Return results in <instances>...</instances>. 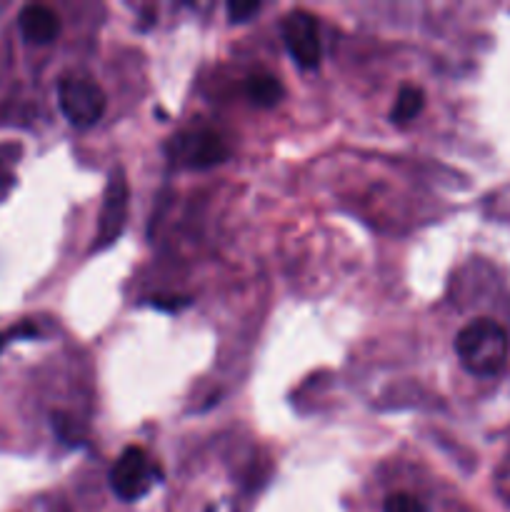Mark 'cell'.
Returning <instances> with one entry per match:
<instances>
[{"label": "cell", "instance_id": "cell-1", "mask_svg": "<svg viewBox=\"0 0 510 512\" xmlns=\"http://www.w3.org/2000/svg\"><path fill=\"white\" fill-rule=\"evenodd\" d=\"M508 350V333L490 318L473 320L455 338V353L463 368L480 378L500 373L508 360Z\"/></svg>", "mask_w": 510, "mask_h": 512}, {"label": "cell", "instance_id": "cell-2", "mask_svg": "<svg viewBox=\"0 0 510 512\" xmlns=\"http://www.w3.org/2000/svg\"><path fill=\"white\" fill-rule=\"evenodd\" d=\"M160 480H163V473H160L158 463H153L150 455L135 445L125 448L110 468V488L125 503H135L143 495H148Z\"/></svg>", "mask_w": 510, "mask_h": 512}, {"label": "cell", "instance_id": "cell-3", "mask_svg": "<svg viewBox=\"0 0 510 512\" xmlns=\"http://www.w3.org/2000/svg\"><path fill=\"white\" fill-rule=\"evenodd\" d=\"M58 103L73 128H90L103 118L108 100L95 80L68 75L58 83Z\"/></svg>", "mask_w": 510, "mask_h": 512}, {"label": "cell", "instance_id": "cell-4", "mask_svg": "<svg viewBox=\"0 0 510 512\" xmlns=\"http://www.w3.org/2000/svg\"><path fill=\"white\" fill-rule=\"evenodd\" d=\"M128 178L123 170H113L108 178V188L103 195V208H100L98 230H95L93 250H103L113 245L123 235L125 223H128Z\"/></svg>", "mask_w": 510, "mask_h": 512}, {"label": "cell", "instance_id": "cell-5", "mask_svg": "<svg viewBox=\"0 0 510 512\" xmlns=\"http://www.w3.org/2000/svg\"><path fill=\"white\" fill-rule=\"evenodd\" d=\"M280 35H283L285 48L300 68H318L323 50H320L318 20L313 15L305 13V10H290L280 23Z\"/></svg>", "mask_w": 510, "mask_h": 512}, {"label": "cell", "instance_id": "cell-6", "mask_svg": "<svg viewBox=\"0 0 510 512\" xmlns=\"http://www.w3.org/2000/svg\"><path fill=\"white\" fill-rule=\"evenodd\" d=\"M170 153L188 168H213L228 158V145L213 130H188L170 138Z\"/></svg>", "mask_w": 510, "mask_h": 512}, {"label": "cell", "instance_id": "cell-7", "mask_svg": "<svg viewBox=\"0 0 510 512\" xmlns=\"http://www.w3.org/2000/svg\"><path fill=\"white\" fill-rule=\"evenodd\" d=\"M20 33L28 43L45 45L50 40L58 38L60 33V18L45 5H28V8L20 10L18 15Z\"/></svg>", "mask_w": 510, "mask_h": 512}, {"label": "cell", "instance_id": "cell-8", "mask_svg": "<svg viewBox=\"0 0 510 512\" xmlns=\"http://www.w3.org/2000/svg\"><path fill=\"white\" fill-rule=\"evenodd\" d=\"M245 93H248V98L253 100L255 105H260V108H273V105H278L280 100H283L285 88L275 75L255 73L250 75L248 83H245Z\"/></svg>", "mask_w": 510, "mask_h": 512}, {"label": "cell", "instance_id": "cell-9", "mask_svg": "<svg viewBox=\"0 0 510 512\" xmlns=\"http://www.w3.org/2000/svg\"><path fill=\"white\" fill-rule=\"evenodd\" d=\"M425 108V93L415 85H403L398 90V98H395L393 110H390V120L398 125L410 123L413 118H418Z\"/></svg>", "mask_w": 510, "mask_h": 512}, {"label": "cell", "instance_id": "cell-10", "mask_svg": "<svg viewBox=\"0 0 510 512\" xmlns=\"http://www.w3.org/2000/svg\"><path fill=\"white\" fill-rule=\"evenodd\" d=\"M53 430L58 433V438L68 445H80L85 440V430L80 428L70 415L53 413Z\"/></svg>", "mask_w": 510, "mask_h": 512}, {"label": "cell", "instance_id": "cell-11", "mask_svg": "<svg viewBox=\"0 0 510 512\" xmlns=\"http://www.w3.org/2000/svg\"><path fill=\"white\" fill-rule=\"evenodd\" d=\"M383 512H425V505L410 493H393L385 500Z\"/></svg>", "mask_w": 510, "mask_h": 512}, {"label": "cell", "instance_id": "cell-12", "mask_svg": "<svg viewBox=\"0 0 510 512\" xmlns=\"http://www.w3.org/2000/svg\"><path fill=\"white\" fill-rule=\"evenodd\" d=\"M260 10V3H245V0H233V3H228V15L233 23H245L248 18H253L255 13Z\"/></svg>", "mask_w": 510, "mask_h": 512}, {"label": "cell", "instance_id": "cell-13", "mask_svg": "<svg viewBox=\"0 0 510 512\" xmlns=\"http://www.w3.org/2000/svg\"><path fill=\"white\" fill-rule=\"evenodd\" d=\"M33 335H38V330L33 328V325H18V328H10L5 330V333H0V353H3L5 345L10 343L13 338H33Z\"/></svg>", "mask_w": 510, "mask_h": 512}, {"label": "cell", "instance_id": "cell-14", "mask_svg": "<svg viewBox=\"0 0 510 512\" xmlns=\"http://www.w3.org/2000/svg\"><path fill=\"white\" fill-rule=\"evenodd\" d=\"M150 303H153V308H160V310H180V308H185V305H190V300L188 298H173V295H168V298H153Z\"/></svg>", "mask_w": 510, "mask_h": 512}]
</instances>
